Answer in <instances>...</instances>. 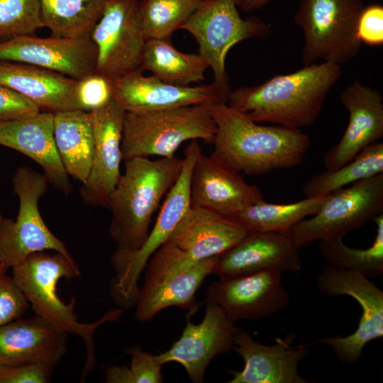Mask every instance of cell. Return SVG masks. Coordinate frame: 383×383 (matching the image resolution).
<instances>
[{
	"label": "cell",
	"mask_w": 383,
	"mask_h": 383,
	"mask_svg": "<svg viewBox=\"0 0 383 383\" xmlns=\"http://www.w3.org/2000/svg\"><path fill=\"white\" fill-rule=\"evenodd\" d=\"M184 158L155 160L137 157L125 161V170L111 194L107 209L111 218L109 234L117 247L111 256L118 267L144 244L152 218L178 179Z\"/></svg>",
	"instance_id": "obj_1"
},
{
	"label": "cell",
	"mask_w": 383,
	"mask_h": 383,
	"mask_svg": "<svg viewBox=\"0 0 383 383\" xmlns=\"http://www.w3.org/2000/svg\"><path fill=\"white\" fill-rule=\"evenodd\" d=\"M209 108L216 126L211 155L238 172L262 175L302 163L310 139L300 128L260 125L225 103Z\"/></svg>",
	"instance_id": "obj_2"
},
{
	"label": "cell",
	"mask_w": 383,
	"mask_h": 383,
	"mask_svg": "<svg viewBox=\"0 0 383 383\" xmlns=\"http://www.w3.org/2000/svg\"><path fill=\"white\" fill-rule=\"evenodd\" d=\"M341 65L322 62L263 83L231 91L227 104L256 123L300 128L315 123L326 98L340 79Z\"/></svg>",
	"instance_id": "obj_3"
},
{
	"label": "cell",
	"mask_w": 383,
	"mask_h": 383,
	"mask_svg": "<svg viewBox=\"0 0 383 383\" xmlns=\"http://www.w3.org/2000/svg\"><path fill=\"white\" fill-rule=\"evenodd\" d=\"M79 275V269L72 257L55 251L33 253L12 268V277L35 314L84 341L87 358L82 374L84 381L96 364L94 340L96 330L106 322L118 321L123 310H111L93 323L79 322L74 311L75 296L65 304L57 293V284L61 279L71 280Z\"/></svg>",
	"instance_id": "obj_4"
},
{
	"label": "cell",
	"mask_w": 383,
	"mask_h": 383,
	"mask_svg": "<svg viewBox=\"0 0 383 383\" xmlns=\"http://www.w3.org/2000/svg\"><path fill=\"white\" fill-rule=\"evenodd\" d=\"M216 126L209 104H202L146 112L125 113L122 160L174 156L181 145L193 140L213 143Z\"/></svg>",
	"instance_id": "obj_5"
},
{
	"label": "cell",
	"mask_w": 383,
	"mask_h": 383,
	"mask_svg": "<svg viewBox=\"0 0 383 383\" xmlns=\"http://www.w3.org/2000/svg\"><path fill=\"white\" fill-rule=\"evenodd\" d=\"M216 257L196 260L164 243L148 260L143 285L135 301V318L148 321L162 310L177 306L196 309L195 294L213 273Z\"/></svg>",
	"instance_id": "obj_6"
},
{
	"label": "cell",
	"mask_w": 383,
	"mask_h": 383,
	"mask_svg": "<svg viewBox=\"0 0 383 383\" xmlns=\"http://www.w3.org/2000/svg\"><path fill=\"white\" fill-rule=\"evenodd\" d=\"M362 0H301L294 21L304 33V66L322 60L341 65L355 57L362 46L357 22Z\"/></svg>",
	"instance_id": "obj_7"
},
{
	"label": "cell",
	"mask_w": 383,
	"mask_h": 383,
	"mask_svg": "<svg viewBox=\"0 0 383 383\" xmlns=\"http://www.w3.org/2000/svg\"><path fill=\"white\" fill-rule=\"evenodd\" d=\"M11 182L18 199V211L15 220L3 217L0 222V262L9 269L38 252L51 250L72 256L40 214L39 201L48 186L43 174L28 166L20 167Z\"/></svg>",
	"instance_id": "obj_8"
},
{
	"label": "cell",
	"mask_w": 383,
	"mask_h": 383,
	"mask_svg": "<svg viewBox=\"0 0 383 383\" xmlns=\"http://www.w3.org/2000/svg\"><path fill=\"white\" fill-rule=\"evenodd\" d=\"M383 213V173L331 193L320 210L288 231L298 247L313 241L343 238Z\"/></svg>",
	"instance_id": "obj_9"
},
{
	"label": "cell",
	"mask_w": 383,
	"mask_h": 383,
	"mask_svg": "<svg viewBox=\"0 0 383 383\" xmlns=\"http://www.w3.org/2000/svg\"><path fill=\"white\" fill-rule=\"evenodd\" d=\"M235 0H201L197 9L182 26L199 45V54L213 73V82L229 87L226 59L230 49L252 38H265L270 25L260 18L244 19Z\"/></svg>",
	"instance_id": "obj_10"
},
{
	"label": "cell",
	"mask_w": 383,
	"mask_h": 383,
	"mask_svg": "<svg viewBox=\"0 0 383 383\" xmlns=\"http://www.w3.org/2000/svg\"><path fill=\"white\" fill-rule=\"evenodd\" d=\"M201 152L198 140H191L184 152L182 172L165 195L144 244L114 269L116 277L112 283V294L122 305H135L140 290L138 279L148 260L165 243L190 208L191 173L195 161Z\"/></svg>",
	"instance_id": "obj_11"
},
{
	"label": "cell",
	"mask_w": 383,
	"mask_h": 383,
	"mask_svg": "<svg viewBox=\"0 0 383 383\" xmlns=\"http://www.w3.org/2000/svg\"><path fill=\"white\" fill-rule=\"evenodd\" d=\"M317 286L323 295L350 296L360 306L362 314L355 332L316 341L328 345L339 361L355 364L366 344L383 336V292L362 274L329 265L318 275Z\"/></svg>",
	"instance_id": "obj_12"
},
{
	"label": "cell",
	"mask_w": 383,
	"mask_h": 383,
	"mask_svg": "<svg viewBox=\"0 0 383 383\" xmlns=\"http://www.w3.org/2000/svg\"><path fill=\"white\" fill-rule=\"evenodd\" d=\"M139 1L105 0L91 34L96 49V73L112 82L140 70L146 39L138 16Z\"/></svg>",
	"instance_id": "obj_13"
},
{
	"label": "cell",
	"mask_w": 383,
	"mask_h": 383,
	"mask_svg": "<svg viewBox=\"0 0 383 383\" xmlns=\"http://www.w3.org/2000/svg\"><path fill=\"white\" fill-rule=\"evenodd\" d=\"M282 273L270 270L219 277L208 287L206 301L218 305L234 323L268 318L289 303V295L282 284Z\"/></svg>",
	"instance_id": "obj_14"
},
{
	"label": "cell",
	"mask_w": 383,
	"mask_h": 383,
	"mask_svg": "<svg viewBox=\"0 0 383 383\" xmlns=\"http://www.w3.org/2000/svg\"><path fill=\"white\" fill-rule=\"evenodd\" d=\"M88 113L94 135V152L90 172L82 184L79 194L88 206L107 208L109 196L121 174V139L126 111L112 99L105 106Z\"/></svg>",
	"instance_id": "obj_15"
},
{
	"label": "cell",
	"mask_w": 383,
	"mask_h": 383,
	"mask_svg": "<svg viewBox=\"0 0 383 383\" xmlns=\"http://www.w3.org/2000/svg\"><path fill=\"white\" fill-rule=\"evenodd\" d=\"M0 61L27 63L81 80L96 72V49L91 37L27 35L0 42Z\"/></svg>",
	"instance_id": "obj_16"
},
{
	"label": "cell",
	"mask_w": 383,
	"mask_h": 383,
	"mask_svg": "<svg viewBox=\"0 0 383 383\" xmlns=\"http://www.w3.org/2000/svg\"><path fill=\"white\" fill-rule=\"evenodd\" d=\"M113 99L126 112L140 113L196 104H227L230 87L215 82L201 86H179L138 70L113 82Z\"/></svg>",
	"instance_id": "obj_17"
},
{
	"label": "cell",
	"mask_w": 383,
	"mask_h": 383,
	"mask_svg": "<svg viewBox=\"0 0 383 383\" xmlns=\"http://www.w3.org/2000/svg\"><path fill=\"white\" fill-rule=\"evenodd\" d=\"M237 329L218 305L206 301L201 322L187 321L181 337L156 357L162 365L170 362L182 365L192 382H202L211 361L232 349Z\"/></svg>",
	"instance_id": "obj_18"
},
{
	"label": "cell",
	"mask_w": 383,
	"mask_h": 383,
	"mask_svg": "<svg viewBox=\"0 0 383 383\" xmlns=\"http://www.w3.org/2000/svg\"><path fill=\"white\" fill-rule=\"evenodd\" d=\"M189 189L192 205L226 217L264 201L260 189L248 184L240 172L202 152L194 164Z\"/></svg>",
	"instance_id": "obj_19"
},
{
	"label": "cell",
	"mask_w": 383,
	"mask_h": 383,
	"mask_svg": "<svg viewBox=\"0 0 383 383\" xmlns=\"http://www.w3.org/2000/svg\"><path fill=\"white\" fill-rule=\"evenodd\" d=\"M339 98L349 113V122L339 143L323 156L328 170L349 162L383 137V96L379 90L356 80L340 93Z\"/></svg>",
	"instance_id": "obj_20"
},
{
	"label": "cell",
	"mask_w": 383,
	"mask_h": 383,
	"mask_svg": "<svg viewBox=\"0 0 383 383\" xmlns=\"http://www.w3.org/2000/svg\"><path fill=\"white\" fill-rule=\"evenodd\" d=\"M302 260L287 232H247L229 250L216 257L213 273L229 277L275 270L299 272Z\"/></svg>",
	"instance_id": "obj_21"
},
{
	"label": "cell",
	"mask_w": 383,
	"mask_h": 383,
	"mask_svg": "<svg viewBox=\"0 0 383 383\" xmlns=\"http://www.w3.org/2000/svg\"><path fill=\"white\" fill-rule=\"evenodd\" d=\"M294 335L275 338L272 345H262L238 328L232 350L244 361L240 372H232L230 383H307L298 372L299 362L308 356L306 345H292Z\"/></svg>",
	"instance_id": "obj_22"
},
{
	"label": "cell",
	"mask_w": 383,
	"mask_h": 383,
	"mask_svg": "<svg viewBox=\"0 0 383 383\" xmlns=\"http://www.w3.org/2000/svg\"><path fill=\"white\" fill-rule=\"evenodd\" d=\"M0 145L28 156L43 169L48 184L66 195L72 192L55 143L54 113L40 111L26 118L1 123Z\"/></svg>",
	"instance_id": "obj_23"
},
{
	"label": "cell",
	"mask_w": 383,
	"mask_h": 383,
	"mask_svg": "<svg viewBox=\"0 0 383 383\" xmlns=\"http://www.w3.org/2000/svg\"><path fill=\"white\" fill-rule=\"evenodd\" d=\"M67 333L35 315L0 326V367L42 363L55 367L67 353Z\"/></svg>",
	"instance_id": "obj_24"
},
{
	"label": "cell",
	"mask_w": 383,
	"mask_h": 383,
	"mask_svg": "<svg viewBox=\"0 0 383 383\" xmlns=\"http://www.w3.org/2000/svg\"><path fill=\"white\" fill-rule=\"evenodd\" d=\"M246 233L233 219L192 204L165 243L201 260L221 255Z\"/></svg>",
	"instance_id": "obj_25"
},
{
	"label": "cell",
	"mask_w": 383,
	"mask_h": 383,
	"mask_svg": "<svg viewBox=\"0 0 383 383\" xmlns=\"http://www.w3.org/2000/svg\"><path fill=\"white\" fill-rule=\"evenodd\" d=\"M78 80L33 65L0 61V84L26 97L40 109L52 113L81 110Z\"/></svg>",
	"instance_id": "obj_26"
},
{
	"label": "cell",
	"mask_w": 383,
	"mask_h": 383,
	"mask_svg": "<svg viewBox=\"0 0 383 383\" xmlns=\"http://www.w3.org/2000/svg\"><path fill=\"white\" fill-rule=\"evenodd\" d=\"M56 146L67 174L84 183L91 167L94 135L89 113L70 110L54 113Z\"/></svg>",
	"instance_id": "obj_27"
},
{
	"label": "cell",
	"mask_w": 383,
	"mask_h": 383,
	"mask_svg": "<svg viewBox=\"0 0 383 383\" xmlns=\"http://www.w3.org/2000/svg\"><path fill=\"white\" fill-rule=\"evenodd\" d=\"M209 67L208 62L199 54L177 50L170 39H149L143 51L140 70L150 71L165 82L189 86L204 80Z\"/></svg>",
	"instance_id": "obj_28"
},
{
	"label": "cell",
	"mask_w": 383,
	"mask_h": 383,
	"mask_svg": "<svg viewBox=\"0 0 383 383\" xmlns=\"http://www.w3.org/2000/svg\"><path fill=\"white\" fill-rule=\"evenodd\" d=\"M330 194L284 204L262 201L247 206L229 218L247 232H287L307 216L315 215Z\"/></svg>",
	"instance_id": "obj_29"
},
{
	"label": "cell",
	"mask_w": 383,
	"mask_h": 383,
	"mask_svg": "<svg viewBox=\"0 0 383 383\" xmlns=\"http://www.w3.org/2000/svg\"><path fill=\"white\" fill-rule=\"evenodd\" d=\"M104 4L105 0H40L42 22L55 36L91 37Z\"/></svg>",
	"instance_id": "obj_30"
},
{
	"label": "cell",
	"mask_w": 383,
	"mask_h": 383,
	"mask_svg": "<svg viewBox=\"0 0 383 383\" xmlns=\"http://www.w3.org/2000/svg\"><path fill=\"white\" fill-rule=\"evenodd\" d=\"M383 173V143H374L360 152L351 161L333 170L315 174L303 185L306 198L328 195L362 179Z\"/></svg>",
	"instance_id": "obj_31"
},
{
	"label": "cell",
	"mask_w": 383,
	"mask_h": 383,
	"mask_svg": "<svg viewBox=\"0 0 383 383\" xmlns=\"http://www.w3.org/2000/svg\"><path fill=\"white\" fill-rule=\"evenodd\" d=\"M373 221L377 226L374 240L367 248H353L345 245L343 238L321 240L318 249L321 256L337 268L352 270L367 278H374L383 272V213Z\"/></svg>",
	"instance_id": "obj_32"
},
{
	"label": "cell",
	"mask_w": 383,
	"mask_h": 383,
	"mask_svg": "<svg viewBox=\"0 0 383 383\" xmlns=\"http://www.w3.org/2000/svg\"><path fill=\"white\" fill-rule=\"evenodd\" d=\"M201 0H141L138 16L145 38L170 39L197 9Z\"/></svg>",
	"instance_id": "obj_33"
},
{
	"label": "cell",
	"mask_w": 383,
	"mask_h": 383,
	"mask_svg": "<svg viewBox=\"0 0 383 383\" xmlns=\"http://www.w3.org/2000/svg\"><path fill=\"white\" fill-rule=\"evenodd\" d=\"M43 27L40 0H0V39L34 35Z\"/></svg>",
	"instance_id": "obj_34"
},
{
	"label": "cell",
	"mask_w": 383,
	"mask_h": 383,
	"mask_svg": "<svg viewBox=\"0 0 383 383\" xmlns=\"http://www.w3.org/2000/svg\"><path fill=\"white\" fill-rule=\"evenodd\" d=\"M131 357L129 367L111 366L105 370L107 383H160L163 382L161 368L156 355L143 351L138 345L127 352Z\"/></svg>",
	"instance_id": "obj_35"
},
{
	"label": "cell",
	"mask_w": 383,
	"mask_h": 383,
	"mask_svg": "<svg viewBox=\"0 0 383 383\" xmlns=\"http://www.w3.org/2000/svg\"><path fill=\"white\" fill-rule=\"evenodd\" d=\"M113 82L96 72L78 80L77 97L81 110L89 112L108 104L113 99Z\"/></svg>",
	"instance_id": "obj_36"
},
{
	"label": "cell",
	"mask_w": 383,
	"mask_h": 383,
	"mask_svg": "<svg viewBox=\"0 0 383 383\" xmlns=\"http://www.w3.org/2000/svg\"><path fill=\"white\" fill-rule=\"evenodd\" d=\"M30 304L12 277L0 275V326L23 316Z\"/></svg>",
	"instance_id": "obj_37"
},
{
	"label": "cell",
	"mask_w": 383,
	"mask_h": 383,
	"mask_svg": "<svg viewBox=\"0 0 383 383\" xmlns=\"http://www.w3.org/2000/svg\"><path fill=\"white\" fill-rule=\"evenodd\" d=\"M40 108L16 91L0 84V123L32 116Z\"/></svg>",
	"instance_id": "obj_38"
},
{
	"label": "cell",
	"mask_w": 383,
	"mask_h": 383,
	"mask_svg": "<svg viewBox=\"0 0 383 383\" xmlns=\"http://www.w3.org/2000/svg\"><path fill=\"white\" fill-rule=\"evenodd\" d=\"M357 37L362 44H383V6L379 4L365 6L357 22Z\"/></svg>",
	"instance_id": "obj_39"
},
{
	"label": "cell",
	"mask_w": 383,
	"mask_h": 383,
	"mask_svg": "<svg viewBox=\"0 0 383 383\" xmlns=\"http://www.w3.org/2000/svg\"><path fill=\"white\" fill-rule=\"evenodd\" d=\"M54 367L32 363L0 367V383H47Z\"/></svg>",
	"instance_id": "obj_40"
},
{
	"label": "cell",
	"mask_w": 383,
	"mask_h": 383,
	"mask_svg": "<svg viewBox=\"0 0 383 383\" xmlns=\"http://www.w3.org/2000/svg\"><path fill=\"white\" fill-rule=\"evenodd\" d=\"M236 4L242 10L250 11L265 6L270 0H235Z\"/></svg>",
	"instance_id": "obj_41"
},
{
	"label": "cell",
	"mask_w": 383,
	"mask_h": 383,
	"mask_svg": "<svg viewBox=\"0 0 383 383\" xmlns=\"http://www.w3.org/2000/svg\"><path fill=\"white\" fill-rule=\"evenodd\" d=\"M3 218V216L0 213V222L1 219ZM7 268L0 262V275L6 274V272L7 271Z\"/></svg>",
	"instance_id": "obj_42"
}]
</instances>
